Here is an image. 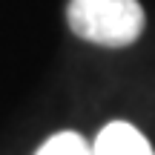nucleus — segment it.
Returning a JSON list of instances; mask_svg holds the SVG:
<instances>
[{
    "mask_svg": "<svg viewBox=\"0 0 155 155\" xmlns=\"http://www.w3.org/2000/svg\"><path fill=\"white\" fill-rule=\"evenodd\" d=\"M69 29L98 46H129L144 32L138 0H69Z\"/></svg>",
    "mask_w": 155,
    "mask_h": 155,
    "instance_id": "nucleus-1",
    "label": "nucleus"
},
{
    "mask_svg": "<svg viewBox=\"0 0 155 155\" xmlns=\"http://www.w3.org/2000/svg\"><path fill=\"white\" fill-rule=\"evenodd\" d=\"M92 155H155L150 141L127 121H112L98 132Z\"/></svg>",
    "mask_w": 155,
    "mask_h": 155,
    "instance_id": "nucleus-2",
    "label": "nucleus"
},
{
    "mask_svg": "<svg viewBox=\"0 0 155 155\" xmlns=\"http://www.w3.org/2000/svg\"><path fill=\"white\" fill-rule=\"evenodd\" d=\"M35 155H92V144L78 132H58L43 141V147Z\"/></svg>",
    "mask_w": 155,
    "mask_h": 155,
    "instance_id": "nucleus-3",
    "label": "nucleus"
}]
</instances>
